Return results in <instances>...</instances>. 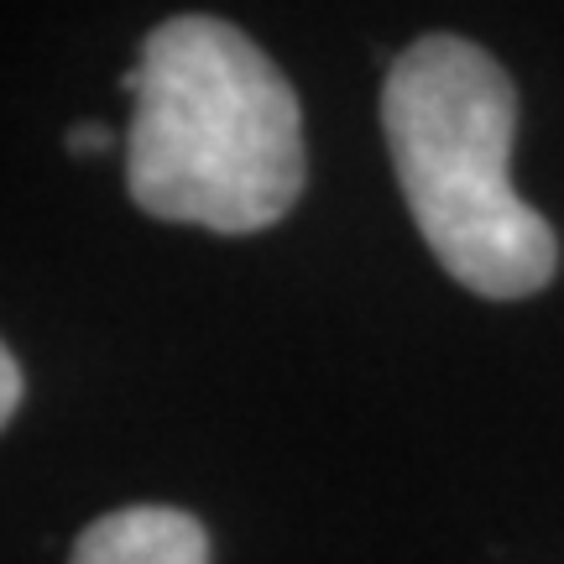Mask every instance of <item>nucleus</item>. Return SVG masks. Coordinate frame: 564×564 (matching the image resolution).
I'll use <instances>...</instances> for the list:
<instances>
[{
	"label": "nucleus",
	"mask_w": 564,
	"mask_h": 564,
	"mask_svg": "<svg viewBox=\"0 0 564 564\" xmlns=\"http://www.w3.org/2000/svg\"><path fill=\"white\" fill-rule=\"evenodd\" d=\"M121 89L137 100L126 188L152 220L257 236L299 204L308 178L299 95L241 26L162 21Z\"/></svg>",
	"instance_id": "obj_1"
},
{
	"label": "nucleus",
	"mask_w": 564,
	"mask_h": 564,
	"mask_svg": "<svg viewBox=\"0 0 564 564\" xmlns=\"http://www.w3.org/2000/svg\"><path fill=\"white\" fill-rule=\"evenodd\" d=\"M387 152L408 215L449 278L481 299H533L560 272V236L512 188L518 89L486 47L429 32L382 84Z\"/></svg>",
	"instance_id": "obj_2"
},
{
	"label": "nucleus",
	"mask_w": 564,
	"mask_h": 564,
	"mask_svg": "<svg viewBox=\"0 0 564 564\" xmlns=\"http://www.w3.org/2000/svg\"><path fill=\"white\" fill-rule=\"evenodd\" d=\"M68 564H209V533L178 507H121L84 528Z\"/></svg>",
	"instance_id": "obj_3"
},
{
	"label": "nucleus",
	"mask_w": 564,
	"mask_h": 564,
	"mask_svg": "<svg viewBox=\"0 0 564 564\" xmlns=\"http://www.w3.org/2000/svg\"><path fill=\"white\" fill-rule=\"evenodd\" d=\"M17 408H21V366L0 340V429L17 419Z\"/></svg>",
	"instance_id": "obj_4"
},
{
	"label": "nucleus",
	"mask_w": 564,
	"mask_h": 564,
	"mask_svg": "<svg viewBox=\"0 0 564 564\" xmlns=\"http://www.w3.org/2000/svg\"><path fill=\"white\" fill-rule=\"evenodd\" d=\"M110 126H100V121H79L74 126V131H68V152H74V158H95V152H105V147H110Z\"/></svg>",
	"instance_id": "obj_5"
}]
</instances>
